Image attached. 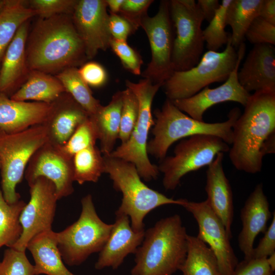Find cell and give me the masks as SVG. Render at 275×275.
I'll use <instances>...</instances> for the list:
<instances>
[{"instance_id":"obj_19","label":"cell","mask_w":275,"mask_h":275,"mask_svg":"<svg viewBox=\"0 0 275 275\" xmlns=\"http://www.w3.org/2000/svg\"><path fill=\"white\" fill-rule=\"evenodd\" d=\"M243 88L252 91H275V48L268 44L254 45L237 73Z\"/></svg>"},{"instance_id":"obj_37","label":"cell","mask_w":275,"mask_h":275,"mask_svg":"<svg viewBox=\"0 0 275 275\" xmlns=\"http://www.w3.org/2000/svg\"><path fill=\"white\" fill-rule=\"evenodd\" d=\"M0 275H35L34 266L30 262L25 252L9 248L0 261Z\"/></svg>"},{"instance_id":"obj_3","label":"cell","mask_w":275,"mask_h":275,"mask_svg":"<svg viewBox=\"0 0 275 275\" xmlns=\"http://www.w3.org/2000/svg\"><path fill=\"white\" fill-rule=\"evenodd\" d=\"M187 235L178 214L157 221L145 231L131 274L172 275L179 270L187 253Z\"/></svg>"},{"instance_id":"obj_8","label":"cell","mask_w":275,"mask_h":275,"mask_svg":"<svg viewBox=\"0 0 275 275\" xmlns=\"http://www.w3.org/2000/svg\"><path fill=\"white\" fill-rule=\"evenodd\" d=\"M47 141L43 124L14 133L0 130L1 190L8 203L14 204L19 200L20 196L16 187L21 182L33 154Z\"/></svg>"},{"instance_id":"obj_10","label":"cell","mask_w":275,"mask_h":275,"mask_svg":"<svg viewBox=\"0 0 275 275\" xmlns=\"http://www.w3.org/2000/svg\"><path fill=\"white\" fill-rule=\"evenodd\" d=\"M229 145L222 139L210 135H195L181 140L175 147L174 155L166 156L158 166L163 175L165 189L174 190L184 176L208 166L218 153L229 151Z\"/></svg>"},{"instance_id":"obj_40","label":"cell","mask_w":275,"mask_h":275,"mask_svg":"<svg viewBox=\"0 0 275 275\" xmlns=\"http://www.w3.org/2000/svg\"><path fill=\"white\" fill-rule=\"evenodd\" d=\"M245 38L254 45L275 44V25L260 16L252 22L245 35Z\"/></svg>"},{"instance_id":"obj_7","label":"cell","mask_w":275,"mask_h":275,"mask_svg":"<svg viewBox=\"0 0 275 275\" xmlns=\"http://www.w3.org/2000/svg\"><path fill=\"white\" fill-rule=\"evenodd\" d=\"M81 203L78 219L57 232L58 249L63 261L69 266L80 265L92 254L100 252L113 227V224H106L99 217L90 194L83 197Z\"/></svg>"},{"instance_id":"obj_16","label":"cell","mask_w":275,"mask_h":275,"mask_svg":"<svg viewBox=\"0 0 275 275\" xmlns=\"http://www.w3.org/2000/svg\"><path fill=\"white\" fill-rule=\"evenodd\" d=\"M28 184L39 177H44L54 185L58 200L74 191L72 158L47 141L30 159L24 173Z\"/></svg>"},{"instance_id":"obj_14","label":"cell","mask_w":275,"mask_h":275,"mask_svg":"<svg viewBox=\"0 0 275 275\" xmlns=\"http://www.w3.org/2000/svg\"><path fill=\"white\" fill-rule=\"evenodd\" d=\"M193 215L198 225L197 237L205 242L215 255L223 275H232L238 259L231 245L227 231L221 219L206 201L197 202L184 199L182 205Z\"/></svg>"},{"instance_id":"obj_11","label":"cell","mask_w":275,"mask_h":275,"mask_svg":"<svg viewBox=\"0 0 275 275\" xmlns=\"http://www.w3.org/2000/svg\"><path fill=\"white\" fill-rule=\"evenodd\" d=\"M169 10L175 32L174 71H185L195 66L203 55L204 19L194 0L169 1Z\"/></svg>"},{"instance_id":"obj_21","label":"cell","mask_w":275,"mask_h":275,"mask_svg":"<svg viewBox=\"0 0 275 275\" xmlns=\"http://www.w3.org/2000/svg\"><path fill=\"white\" fill-rule=\"evenodd\" d=\"M51 109L43 125L47 142L56 146L64 145L89 114L67 93L51 103Z\"/></svg>"},{"instance_id":"obj_30","label":"cell","mask_w":275,"mask_h":275,"mask_svg":"<svg viewBox=\"0 0 275 275\" xmlns=\"http://www.w3.org/2000/svg\"><path fill=\"white\" fill-rule=\"evenodd\" d=\"M36 15V12L27 6L26 1H8L0 12V63L19 27Z\"/></svg>"},{"instance_id":"obj_33","label":"cell","mask_w":275,"mask_h":275,"mask_svg":"<svg viewBox=\"0 0 275 275\" xmlns=\"http://www.w3.org/2000/svg\"><path fill=\"white\" fill-rule=\"evenodd\" d=\"M25 205L22 200L8 203L0 189V248L4 245L10 248L20 238L22 228L19 217Z\"/></svg>"},{"instance_id":"obj_49","label":"cell","mask_w":275,"mask_h":275,"mask_svg":"<svg viewBox=\"0 0 275 275\" xmlns=\"http://www.w3.org/2000/svg\"><path fill=\"white\" fill-rule=\"evenodd\" d=\"M124 0H105L109 14H118Z\"/></svg>"},{"instance_id":"obj_38","label":"cell","mask_w":275,"mask_h":275,"mask_svg":"<svg viewBox=\"0 0 275 275\" xmlns=\"http://www.w3.org/2000/svg\"><path fill=\"white\" fill-rule=\"evenodd\" d=\"M78 0H31L27 6L34 10L40 18L59 14L72 15Z\"/></svg>"},{"instance_id":"obj_23","label":"cell","mask_w":275,"mask_h":275,"mask_svg":"<svg viewBox=\"0 0 275 275\" xmlns=\"http://www.w3.org/2000/svg\"><path fill=\"white\" fill-rule=\"evenodd\" d=\"M29 21L19 27L1 62L0 93L9 97L24 83L30 72L25 50Z\"/></svg>"},{"instance_id":"obj_26","label":"cell","mask_w":275,"mask_h":275,"mask_svg":"<svg viewBox=\"0 0 275 275\" xmlns=\"http://www.w3.org/2000/svg\"><path fill=\"white\" fill-rule=\"evenodd\" d=\"M122 107V91L116 92L107 105L90 116L97 129L103 155H109L114 150L119 139Z\"/></svg>"},{"instance_id":"obj_39","label":"cell","mask_w":275,"mask_h":275,"mask_svg":"<svg viewBox=\"0 0 275 275\" xmlns=\"http://www.w3.org/2000/svg\"><path fill=\"white\" fill-rule=\"evenodd\" d=\"M109 47L119 58L125 69L135 75H141V67L143 64L139 53L131 47L127 41L112 38Z\"/></svg>"},{"instance_id":"obj_24","label":"cell","mask_w":275,"mask_h":275,"mask_svg":"<svg viewBox=\"0 0 275 275\" xmlns=\"http://www.w3.org/2000/svg\"><path fill=\"white\" fill-rule=\"evenodd\" d=\"M51 103L16 101L0 93V130L14 133L43 124Z\"/></svg>"},{"instance_id":"obj_32","label":"cell","mask_w":275,"mask_h":275,"mask_svg":"<svg viewBox=\"0 0 275 275\" xmlns=\"http://www.w3.org/2000/svg\"><path fill=\"white\" fill-rule=\"evenodd\" d=\"M72 163L74 181L80 185L87 182L96 183L104 173L103 156L96 145L75 153Z\"/></svg>"},{"instance_id":"obj_1","label":"cell","mask_w":275,"mask_h":275,"mask_svg":"<svg viewBox=\"0 0 275 275\" xmlns=\"http://www.w3.org/2000/svg\"><path fill=\"white\" fill-rule=\"evenodd\" d=\"M25 50L30 71L50 74L81 66L87 60L71 15L67 14L39 18L29 32Z\"/></svg>"},{"instance_id":"obj_35","label":"cell","mask_w":275,"mask_h":275,"mask_svg":"<svg viewBox=\"0 0 275 275\" xmlns=\"http://www.w3.org/2000/svg\"><path fill=\"white\" fill-rule=\"evenodd\" d=\"M97 140V129L89 117L77 128L64 145L58 147L64 154L72 158L79 151L95 145Z\"/></svg>"},{"instance_id":"obj_46","label":"cell","mask_w":275,"mask_h":275,"mask_svg":"<svg viewBox=\"0 0 275 275\" xmlns=\"http://www.w3.org/2000/svg\"><path fill=\"white\" fill-rule=\"evenodd\" d=\"M196 4L204 19L209 22L213 18L221 5L218 0H198Z\"/></svg>"},{"instance_id":"obj_18","label":"cell","mask_w":275,"mask_h":275,"mask_svg":"<svg viewBox=\"0 0 275 275\" xmlns=\"http://www.w3.org/2000/svg\"><path fill=\"white\" fill-rule=\"evenodd\" d=\"M116 215L115 222L109 236L99 252L95 264V268L97 270L106 267L117 269L127 255L135 254L143 240L144 230L135 231L131 227L127 215Z\"/></svg>"},{"instance_id":"obj_13","label":"cell","mask_w":275,"mask_h":275,"mask_svg":"<svg viewBox=\"0 0 275 275\" xmlns=\"http://www.w3.org/2000/svg\"><path fill=\"white\" fill-rule=\"evenodd\" d=\"M29 185L30 199L19 217L22 234L18 240L10 247L24 252L34 237L51 230L57 202L59 200L54 184L47 178L39 177Z\"/></svg>"},{"instance_id":"obj_5","label":"cell","mask_w":275,"mask_h":275,"mask_svg":"<svg viewBox=\"0 0 275 275\" xmlns=\"http://www.w3.org/2000/svg\"><path fill=\"white\" fill-rule=\"evenodd\" d=\"M103 156L104 173L109 175L113 187L123 196L116 215H127L134 231L144 230V219L153 209L164 205L183 204L184 199L175 200L149 187L142 181L131 162L109 155Z\"/></svg>"},{"instance_id":"obj_51","label":"cell","mask_w":275,"mask_h":275,"mask_svg":"<svg viewBox=\"0 0 275 275\" xmlns=\"http://www.w3.org/2000/svg\"><path fill=\"white\" fill-rule=\"evenodd\" d=\"M8 0H0V12H1L6 7Z\"/></svg>"},{"instance_id":"obj_48","label":"cell","mask_w":275,"mask_h":275,"mask_svg":"<svg viewBox=\"0 0 275 275\" xmlns=\"http://www.w3.org/2000/svg\"><path fill=\"white\" fill-rule=\"evenodd\" d=\"M260 152L263 157L275 153V132L271 133L262 145Z\"/></svg>"},{"instance_id":"obj_36","label":"cell","mask_w":275,"mask_h":275,"mask_svg":"<svg viewBox=\"0 0 275 275\" xmlns=\"http://www.w3.org/2000/svg\"><path fill=\"white\" fill-rule=\"evenodd\" d=\"M139 105L134 93L128 88L122 91V107L119 139L121 144L129 139L139 116Z\"/></svg>"},{"instance_id":"obj_28","label":"cell","mask_w":275,"mask_h":275,"mask_svg":"<svg viewBox=\"0 0 275 275\" xmlns=\"http://www.w3.org/2000/svg\"><path fill=\"white\" fill-rule=\"evenodd\" d=\"M179 270L182 275H223L217 258L197 236L187 235V253Z\"/></svg>"},{"instance_id":"obj_42","label":"cell","mask_w":275,"mask_h":275,"mask_svg":"<svg viewBox=\"0 0 275 275\" xmlns=\"http://www.w3.org/2000/svg\"><path fill=\"white\" fill-rule=\"evenodd\" d=\"M78 69L80 76L89 87L99 88L107 81V72L98 63L93 61L85 63Z\"/></svg>"},{"instance_id":"obj_52","label":"cell","mask_w":275,"mask_h":275,"mask_svg":"<svg viewBox=\"0 0 275 275\" xmlns=\"http://www.w3.org/2000/svg\"><path fill=\"white\" fill-rule=\"evenodd\" d=\"M0 168H1V163H0Z\"/></svg>"},{"instance_id":"obj_41","label":"cell","mask_w":275,"mask_h":275,"mask_svg":"<svg viewBox=\"0 0 275 275\" xmlns=\"http://www.w3.org/2000/svg\"><path fill=\"white\" fill-rule=\"evenodd\" d=\"M153 2V0H124L118 14L127 20L135 32Z\"/></svg>"},{"instance_id":"obj_29","label":"cell","mask_w":275,"mask_h":275,"mask_svg":"<svg viewBox=\"0 0 275 275\" xmlns=\"http://www.w3.org/2000/svg\"><path fill=\"white\" fill-rule=\"evenodd\" d=\"M263 0H232L226 12V24L232 29L231 45L236 49L243 43L253 20L259 16Z\"/></svg>"},{"instance_id":"obj_45","label":"cell","mask_w":275,"mask_h":275,"mask_svg":"<svg viewBox=\"0 0 275 275\" xmlns=\"http://www.w3.org/2000/svg\"><path fill=\"white\" fill-rule=\"evenodd\" d=\"M108 27L112 37L120 41H127L135 32L131 24L119 14H109Z\"/></svg>"},{"instance_id":"obj_20","label":"cell","mask_w":275,"mask_h":275,"mask_svg":"<svg viewBox=\"0 0 275 275\" xmlns=\"http://www.w3.org/2000/svg\"><path fill=\"white\" fill-rule=\"evenodd\" d=\"M272 214L269 204L263 189L262 183L258 184L250 195L240 211L242 227L239 234L238 241L244 259L252 258L254 243L260 233L266 231L268 221Z\"/></svg>"},{"instance_id":"obj_44","label":"cell","mask_w":275,"mask_h":275,"mask_svg":"<svg viewBox=\"0 0 275 275\" xmlns=\"http://www.w3.org/2000/svg\"><path fill=\"white\" fill-rule=\"evenodd\" d=\"M270 225L264 232L257 246L254 248L252 259L267 258L275 253V212H272Z\"/></svg>"},{"instance_id":"obj_27","label":"cell","mask_w":275,"mask_h":275,"mask_svg":"<svg viewBox=\"0 0 275 275\" xmlns=\"http://www.w3.org/2000/svg\"><path fill=\"white\" fill-rule=\"evenodd\" d=\"M64 92L63 86L56 76L31 70L24 83L10 98L16 101L51 103Z\"/></svg>"},{"instance_id":"obj_2","label":"cell","mask_w":275,"mask_h":275,"mask_svg":"<svg viewBox=\"0 0 275 275\" xmlns=\"http://www.w3.org/2000/svg\"><path fill=\"white\" fill-rule=\"evenodd\" d=\"M244 107L233 127L229 157L237 170L256 174L262 170V145L275 132V91L255 92Z\"/></svg>"},{"instance_id":"obj_15","label":"cell","mask_w":275,"mask_h":275,"mask_svg":"<svg viewBox=\"0 0 275 275\" xmlns=\"http://www.w3.org/2000/svg\"><path fill=\"white\" fill-rule=\"evenodd\" d=\"M107 9L105 0H78L71 15L87 60L94 58L99 50L105 51L109 47L112 37Z\"/></svg>"},{"instance_id":"obj_22","label":"cell","mask_w":275,"mask_h":275,"mask_svg":"<svg viewBox=\"0 0 275 275\" xmlns=\"http://www.w3.org/2000/svg\"><path fill=\"white\" fill-rule=\"evenodd\" d=\"M224 153H218L208 166L205 191L206 203L222 222L231 239L234 216L233 193L224 172L223 161Z\"/></svg>"},{"instance_id":"obj_25","label":"cell","mask_w":275,"mask_h":275,"mask_svg":"<svg viewBox=\"0 0 275 275\" xmlns=\"http://www.w3.org/2000/svg\"><path fill=\"white\" fill-rule=\"evenodd\" d=\"M58 244L57 232L52 229L36 235L29 242L26 249L34 260L35 275H75L63 263Z\"/></svg>"},{"instance_id":"obj_43","label":"cell","mask_w":275,"mask_h":275,"mask_svg":"<svg viewBox=\"0 0 275 275\" xmlns=\"http://www.w3.org/2000/svg\"><path fill=\"white\" fill-rule=\"evenodd\" d=\"M266 258L243 260L238 263L232 275H274Z\"/></svg>"},{"instance_id":"obj_17","label":"cell","mask_w":275,"mask_h":275,"mask_svg":"<svg viewBox=\"0 0 275 275\" xmlns=\"http://www.w3.org/2000/svg\"><path fill=\"white\" fill-rule=\"evenodd\" d=\"M237 61L234 70L224 84L215 88L206 87L194 95L172 101L180 111L191 118L202 121L205 112L211 106L224 102L233 101L244 106L251 94L240 85L237 76L239 67L245 51V44L240 45Z\"/></svg>"},{"instance_id":"obj_4","label":"cell","mask_w":275,"mask_h":275,"mask_svg":"<svg viewBox=\"0 0 275 275\" xmlns=\"http://www.w3.org/2000/svg\"><path fill=\"white\" fill-rule=\"evenodd\" d=\"M238 107L232 109L227 120L207 123L195 120L178 109L166 99L161 108L154 111L153 138L148 143L147 152L160 160L167 156L170 146L183 138L198 134L210 135L222 139L228 145L233 140V127L241 114Z\"/></svg>"},{"instance_id":"obj_31","label":"cell","mask_w":275,"mask_h":275,"mask_svg":"<svg viewBox=\"0 0 275 275\" xmlns=\"http://www.w3.org/2000/svg\"><path fill=\"white\" fill-rule=\"evenodd\" d=\"M56 76L68 93L90 116L96 114L102 106L93 95L90 87L80 76L77 67L66 68Z\"/></svg>"},{"instance_id":"obj_6","label":"cell","mask_w":275,"mask_h":275,"mask_svg":"<svg viewBox=\"0 0 275 275\" xmlns=\"http://www.w3.org/2000/svg\"><path fill=\"white\" fill-rule=\"evenodd\" d=\"M126 88L135 95L139 105V116L129 140L121 144L109 155L133 163L141 177L145 181L156 179L159 174L158 166L152 163L147 152L148 135L154 124L152 113L153 99L162 87L144 78L138 82L126 80Z\"/></svg>"},{"instance_id":"obj_12","label":"cell","mask_w":275,"mask_h":275,"mask_svg":"<svg viewBox=\"0 0 275 275\" xmlns=\"http://www.w3.org/2000/svg\"><path fill=\"white\" fill-rule=\"evenodd\" d=\"M140 27L148 37L151 51V61L141 75L162 86L174 72L172 54L175 32L169 1H161L157 13L152 17L148 15L144 17Z\"/></svg>"},{"instance_id":"obj_47","label":"cell","mask_w":275,"mask_h":275,"mask_svg":"<svg viewBox=\"0 0 275 275\" xmlns=\"http://www.w3.org/2000/svg\"><path fill=\"white\" fill-rule=\"evenodd\" d=\"M259 16L275 25V1L263 0Z\"/></svg>"},{"instance_id":"obj_50","label":"cell","mask_w":275,"mask_h":275,"mask_svg":"<svg viewBox=\"0 0 275 275\" xmlns=\"http://www.w3.org/2000/svg\"><path fill=\"white\" fill-rule=\"evenodd\" d=\"M266 259L269 266L274 272L275 270V253L269 255Z\"/></svg>"},{"instance_id":"obj_34","label":"cell","mask_w":275,"mask_h":275,"mask_svg":"<svg viewBox=\"0 0 275 275\" xmlns=\"http://www.w3.org/2000/svg\"><path fill=\"white\" fill-rule=\"evenodd\" d=\"M232 0H223L208 25L203 30V35L208 50L217 51L227 44L230 35L226 32V16Z\"/></svg>"},{"instance_id":"obj_9","label":"cell","mask_w":275,"mask_h":275,"mask_svg":"<svg viewBox=\"0 0 275 275\" xmlns=\"http://www.w3.org/2000/svg\"><path fill=\"white\" fill-rule=\"evenodd\" d=\"M237 58L230 36L223 51L208 50L194 67L174 71L162 86L167 99L174 101L188 98L212 83L225 81L236 66Z\"/></svg>"}]
</instances>
